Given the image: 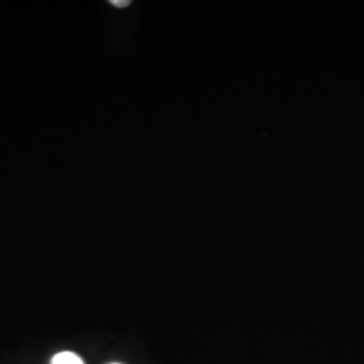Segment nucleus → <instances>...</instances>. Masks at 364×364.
<instances>
[{"instance_id": "nucleus-2", "label": "nucleus", "mask_w": 364, "mask_h": 364, "mask_svg": "<svg viewBox=\"0 0 364 364\" xmlns=\"http://www.w3.org/2000/svg\"><path fill=\"white\" fill-rule=\"evenodd\" d=\"M109 4H112L115 7H127V6H130L131 1L130 0H111Z\"/></svg>"}, {"instance_id": "nucleus-1", "label": "nucleus", "mask_w": 364, "mask_h": 364, "mask_svg": "<svg viewBox=\"0 0 364 364\" xmlns=\"http://www.w3.org/2000/svg\"><path fill=\"white\" fill-rule=\"evenodd\" d=\"M50 364H85L77 353L70 351H63L53 356Z\"/></svg>"}, {"instance_id": "nucleus-3", "label": "nucleus", "mask_w": 364, "mask_h": 364, "mask_svg": "<svg viewBox=\"0 0 364 364\" xmlns=\"http://www.w3.org/2000/svg\"><path fill=\"white\" fill-rule=\"evenodd\" d=\"M111 364H120V363H111Z\"/></svg>"}]
</instances>
